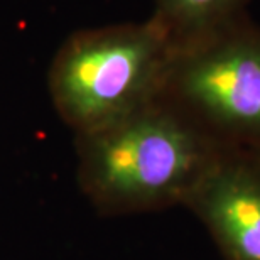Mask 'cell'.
I'll return each instance as SVG.
<instances>
[{
  "label": "cell",
  "mask_w": 260,
  "mask_h": 260,
  "mask_svg": "<svg viewBox=\"0 0 260 260\" xmlns=\"http://www.w3.org/2000/svg\"><path fill=\"white\" fill-rule=\"evenodd\" d=\"M159 96L218 147L260 152V25L245 17L171 49Z\"/></svg>",
  "instance_id": "cell-1"
},
{
  "label": "cell",
  "mask_w": 260,
  "mask_h": 260,
  "mask_svg": "<svg viewBox=\"0 0 260 260\" xmlns=\"http://www.w3.org/2000/svg\"><path fill=\"white\" fill-rule=\"evenodd\" d=\"M225 260H260V152L221 149L184 201Z\"/></svg>",
  "instance_id": "cell-4"
},
{
  "label": "cell",
  "mask_w": 260,
  "mask_h": 260,
  "mask_svg": "<svg viewBox=\"0 0 260 260\" xmlns=\"http://www.w3.org/2000/svg\"><path fill=\"white\" fill-rule=\"evenodd\" d=\"M169 56L157 29L95 41L68 59L64 96L83 118L112 123L159 96Z\"/></svg>",
  "instance_id": "cell-3"
},
{
  "label": "cell",
  "mask_w": 260,
  "mask_h": 260,
  "mask_svg": "<svg viewBox=\"0 0 260 260\" xmlns=\"http://www.w3.org/2000/svg\"><path fill=\"white\" fill-rule=\"evenodd\" d=\"M108 125L96 149V183L123 208L184 203L221 150L157 98Z\"/></svg>",
  "instance_id": "cell-2"
},
{
  "label": "cell",
  "mask_w": 260,
  "mask_h": 260,
  "mask_svg": "<svg viewBox=\"0 0 260 260\" xmlns=\"http://www.w3.org/2000/svg\"><path fill=\"white\" fill-rule=\"evenodd\" d=\"M253 0H159L157 30L179 49L248 17Z\"/></svg>",
  "instance_id": "cell-5"
}]
</instances>
